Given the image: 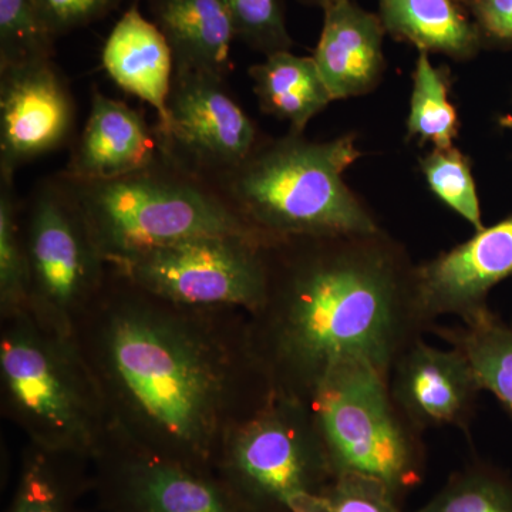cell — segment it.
I'll return each mask as SVG.
<instances>
[{
    "label": "cell",
    "instance_id": "12",
    "mask_svg": "<svg viewBox=\"0 0 512 512\" xmlns=\"http://www.w3.org/2000/svg\"><path fill=\"white\" fill-rule=\"evenodd\" d=\"M76 103L53 59L0 69V177L64 146Z\"/></svg>",
    "mask_w": 512,
    "mask_h": 512
},
{
    "label": "cell",
    "instance_id": "26",
    "mask_svg": "<svg viewBox=\"0 0 512 512\" xmlns=\"http://www.w3.org/2000/svg\"><path fill=\"white\" fill-rule=\"evenodd\" d=\"M419 167L437 200L456 212L476 231L484 228L471 158L456 146L433 147L420 157Z\"/></svg>",
    "mask_w": 512,
    "mask_h": 512
},
{
    "label": "cell",
    "instance_id": "10",
    "mask_svg": "<svg viewBox=\"0 0 512 512\" xmlns=\"http://www.w3.org/2000/svg\"><path fill=\"white\" fill-rule=\"evenodd\" d=\"M168 111L161 153L210 184L244 163L265 137L214 74L174 72Z\"/></svg>",
    "mask_w": 512,
    "mask_h": 512
},
{
    "label": "cell",
    "instance_id": "28",
    "mask_svg": "<svg viewBox=\"0 0 512 512\" xmlns=\"http://www.w3.org/2000/svg\"><path fill=\"white\" fill-rule=\"evenodd\" d=\"M239 40L265 56L292 50L284 0H222Z\"/></svg>",
    "mask_w": 512,
    "mask_h": 512
},
{
    "label": "cell",
    "instance_id": "21",
    "mask_svg": "<svg viewBox=\"0 0 512 512\" xmlns=\"http://www.w3.org/2000/svg\"><path fill=\"white\" fill-rule=\"evenodd\" d=\"M430 332L467 356L483 392L493 394L512 420V328L487 309L454 326L434 325Z\"/></svg>",
    "mask_w": 512,
    "mask_h": 512
},
{
    "label": "cell",
    "instance_id": "15",
    "mask_svg": "<svg viewBox=\"0 0 512 512\" xmlns=\"http://www.w3.org/2000/svg\"><path fill=\"white\" fill-rule=\"evenodd\" d=\"M161 154L156 130L140 111L94 90L86 126L60 177L73 183L114 180L150 167Z\"/></svg>",
    "mask_w": 512,
    "mask_h": 512
},
{
    "label": "cell",
    "instance_id": "27",
    "mask_svg": "<svg viewBox=\"0 0 512 512\" xmlns=\"http://www.w3.org/2000/svg\"><path fill=\"white\" fill-rule=\"evenodd\" d=\"M56 40L35 0H0V69L53 59Z\"/></svg>",
    "mask_w": 512,
    "mask_h": 512
},
{
    "label": "cell",
    "instance_id": "25",
    "mask_svg": "<svg viewBox=\"0 0 512 512\" xmlns=\"http://www.w3.org/2000/svg\"><path fill=\"white\" fill-rule=\"evenodd\" d=\"M15 178L0 177V311L2 318L28 309L29 269Z\"/></svg>",
    "mask_w": 512,
    "mask_h": 512
},
{
    "label": "cell",
    "instance_id": "14",
    "mask_svg": "<svg viewBox=\"0 0 512 512\" xmlns=\"http://www.w3.org/2000/svg\"><path fill=\"white\" fill-rule=\"evenodd\" d=\"M387 383L397 409L420 433L454 427L470 436L483 389L460 349L417 339L397 357Z\"/></svg>",
    "mask_w": 512,
    "mask_h": 512
},
{
    "label": "cell",
    "instance_id": "31",
    "mask_svg": "<svg viewBox=\"0 0 512 512\" xmlns=\"http://www.w3.org/2000/svg\"><path fill=\"white\" fill-rule=\"evenodd\" d=\"M476 23L481 46L512 50V0H464Z\"/></svg>",
    "mask_w": 512,
    "mask_h": 512
},
{
    "label": "cell",
    "instance_id": "24",
    "mask_svg": "<svg viewBox=\"0 0 512 512\" xmlns=\"http://www.w3.org/2000/svg\"><path fill=\"white\" fill-rule=\"evenodd\" d=\"M410 512H512V477L483 460L458 468L426 504Z\"/></svg>",
    "mask_w": 512,
    "mask_h": 512
},
{
    "label": "cell",
    "instance_id": "6",
    "mask_svg": "<svg viewBox=\"0 0 512 512\" xmlns=\"http://www.w3.org/2000/svg\"><path fill=\"white\" fill-rule=\"evenodd\" d=\"M311 404L335 476L376 478L404 503L427 471L423 433L397 409L387 376L357 357L333 366Z\"/></svg>",
    "mask_w": 512,
    "mask_h": 512
},
{
    "label": "cell",
    "instance_id": "18",
    "mask_svg": "<svg viewBox=\"0 0 512 512\" xmlns=\"http://www.w3.org/2000/svg\"><path fill=\"white\" fill-rule=\"evenodd\" d=\"M151 20L173 50L175 72L227 77L238 39L222 0H147Z\"/></svg>",
    "mask_w": 512,
    "mask_h": 512
},
{
    "label": "cell",
    "instance_id": "33",
    "mask_svg": "<svg viewBox=\"0 0 512 512\" xmlns=\"http://www.w3.org/2000/svg\"><path fill=\"white\" fill-rule=\"evenodd\" d=\"M498 124H500V127L507 128V130H512L511 114H507V116L500 117V119H498Z\"/></svg>",
    "mask_w": 512,
    "mask_h": 512
},
{
    "label": "cell",
    "instance_id": "5",
    "mask_svg": "<svg viewBox=\"0 0 512 512\" xmlns=\"http://www.w3.org/2000/svg\"><path fill=\"white\" fill-rule=\"evenodd\" d=\"M63 181L110 268L200 235L239 234L262 239L235 214L214 185L164 154L150 167L114 180Z\"/></svg>",
    "mask_w": 512,
    "mask_h": 512
},
{
    "label": "cell",
    "instance_id": "20",
    "mask_svg": "<svg viewBox=\"0 0 512 512\" xmlns=\"http://www.w3.org/2000/svg\"><path fill=\"white\" fill-rule=\"evenodd\" d=\"M249 77L262 113L286 121L291 133L303 134L309 121L332 103V94L313 57L291 50L266 56L249 67Z\"/></svg>",
    "mask_w": 512,
    "mask_h": 512
},
{
    "label": "cell",
    "instance_id": "29",
    "mask_svg": "<svg viewBox=\"0 0 512 512\" xmlns=\"http://www.w3.org/2000/svg\"><path fill=\"white\" fill-rule=\"evenodd\" d=\"M403 504L379 480L346 473L333 478L316 512H404Z\"/></svg>",
    "mask_w": 512,
    "mask_h": 512
},
{
    "label": "cell",
    "instance_id": "16",
    "mask_svg": "<svg viewBox=\"0 0 512 512\" xmlns=\"http://www.w3.org/2000/svg\"><path fill=\"white\" fill-rule=\"evenodd\" d=\"M382 20L353 0L323 9V25L313 60L333 101L365 96L386 72Z\"/></svg>",
    "mask_w": 512,
    "mask_h": 512
},
{
    "label": "cell",
    "instance_id": "11",
    "mask_svg": "<svg viewBox=\"0 0 512 512\" xmlns=\"http://www.w3.org/2000/svg\"><path fill=\"white\" fill-rule=\"evenodd\" d=\"M93 464L104 512H245L217 474L157 456L114 430Z\"/></svg>",
    "mask_w": 512,
    "mask_h": 512
},
{
    "label": "cell",
    "instance_id": "30",
    "mask_svg": "<svg viewBox=\"0 0 512 512\" xmlns=\"http://www.w3.org/2000/svg\"><path fill=\"white\" fill-rule=\"evenodd\" d=\"M47 28L56 39L106 18L123 0H35Z\"/></svg>",
    "mask_w": 512,
    "mask_h": 512
},
{
    "label": "cell",
    "instance_id": "8",
    "mask_svg": "<svg viewBox=\"0 0 512 512\" xmlns=\"http://www.w3.org/2000/svg\"><path fill=\"white\" fill-rule=\"evenodd\" d=\"M23 215L28 311L59 335L76 338L77 325L106 288L110 266L60 175L36 188Z\"/></svg>",
    "mask_w": 512,
    "mask_h": 512
},
{
    "label": "cell",
    "instance_id": "2",
    "mask_svg": "<svg viewBox=\"0 0 512 512\" xmlns=\"http://www.w3.org/2000/svg\"><path fill=\"white\" fill-rule=\"evenodd\" d=\"M266 291L248 313L252 352L276 396L311 403L333 366L357 357L389 377L429 325L417 264L386 229L265 242Z\"/></svg>",
    "mask_w": 512,
    "mask_h": 512
},
{
    "label": "cell",
    "instance_id": "22",
    "mask_svg": "<svg viewBox=\"0 0 512 512\" xmlns=\"http://www.w3.org/2000/svg\"><path fill=\"white\" fill-rule=\"evenodd\" d=\"M87 463L30 444L6 512H76L80 497L93 487Z\"/></svg>",
    "mask_w": 512,
    "mask_h": 512
},
{
    "label": "cell",
    "instance_id": "23",
    "mask_svg": "<svg viewBox=\"0 0 512 512\" xmlns=\"http://www.w3.org/2000/svg\"><path fill=\"white\" fill-rule=\"evenodd\" d=\"M413 89L407 117V140H419L420 146H454L460 133V119L450 100L453 74L448 66H434L430 55L419 52L412 74Z\"/></svg>",
    "mask_w": 512,
    "mask_h": 512
},
{
    "label": "cell",
    "instance_id": "32",
    "mask_svg": "<svg viewBox=\"0 0 512 512\" xmlns=\"http://www.w3.org/2000/svg\"><path fill=\"white\" fill-rule=\"evenodd\" d=\"M301 2L308 3V5L319 6V8L325 9L326 6L339 2V0H301Z\"/></svg>",
    "mask_w": 512,
    "mask_h": 512
},
{
    "label": "cell",
    "instance_id": "3",
    "mask_svg": "<svg viewBox=\"0 0 512 512\" xmlns=\"http://www.w3.org/2000/svg\"><path fill=\"white\" fill-rule=\"evenodd\" d=\"M356 138L315 143L291 131L264 137L244 163L211 184L266 242L376 231L382 227L375 214L343 178L362 157Z\"/></svg>",
    "mask_w": 512,
    "mask_h": 512
},
{
    "label": "cell",
    "instance_id": "9",
    "mask_svg": "<svg viewBox=\"0 0 512 512\" xmlns=\"http://www.w3.org/2000/svg\"><path fill=\"white\" fill-rule=\"evenodd\" d=\"M264 245L248 235H200L154 249L111 271L163 301L252 313L265 298Z\"/></svg>",
    "mask_w": 512,
    "mask_h": 512
},
{
    "label": "cell",
    "instance_id": "13",
    "mask_svg": "<svg viewBox=\"0 0 512 512\" xmlns=\"http://www.w3.org/2000/svg\"><path fill=\"white\" fill-rule=\"evenodd\" d=\"M511 276L512 214L417 264L421 315L430 330L440 316H456L461 322L476 318L490 309V292Z\"/></svg>",
    "mask_w": 512,
    "mask_h": 512
},
{
    "label": "cell",
    "instance_id": "4",
    "mask_svg": "<svg viewBox=\"0 0 512 512\" xmlns=\"http://www.w3.org/2000/svg\"><path fill=\"white\" fill-rule=\"evenodd\" d=\"M0 379L3 409L32 446L90 463L103 453L113 423L76 338L28 309L2 318Z\"/></svg>",
    "mask_w": 512,
    "mask_h": 512
},
{
    "label": "cell",
    "instance_id": "7",
    "mask_svg": "<svg viewBox=\"0 0 512 512\" xmlns=\"http://www.w3.org/2000/svg\"><path fill=\"white\" fill-rule=\"evenodd\" d=\"M215 473L245 512H316L336 477L311 404L276 394L229 431Z\"/></svg>",
    "mask_w": 512,
    "mask_h": 512
},
{
    "label": "cell",
    "instance_id": "1",
    "mask_svg": "<svg viewBox=\"0 0 512 512\" xmlns=\"http://www.w3.org/2000/svg\"><path fill=\"white\" fill-rule=\"evenodd\" d=\"M76 340L114 431L197 470L215 473L229 431L274 396L247 312L163 301L111 268Z\"/></svg>",
    "mask_w": 512,
    "mask_h": 512
},
{
    "label": "cell",
    "instance_id": "17",
    "mask_svg": "<svg viewBox=\"0 0 512 512\" xmlns=\"http://www.w3.org/2000/svg\"><path fill=\"white\" fill-rule=\"evenodd\" d=\"M133 0L104 43L101 62L111 80L157 113L156 134L163 143L170 133V99L175 63L164 33L140 12Z\"/></svg>",
    "mask_w": 512,
    "mask_h": 512
},
{
    "label": "cell",
    "instance_id": "19",
    "mask_svg": "<svg viewBox=\"0 0 512 512\" xmlns=\"http://www.w3.org/2000/svg\"><path fill=\"white\" fill-rule=\"evenodd\" d=\"M387 35L417 52L467 62L483 50L464 0H377Z\"/></svg>",
    "mask_w": 512,
    "mask_h": 512
}]
</instances>
